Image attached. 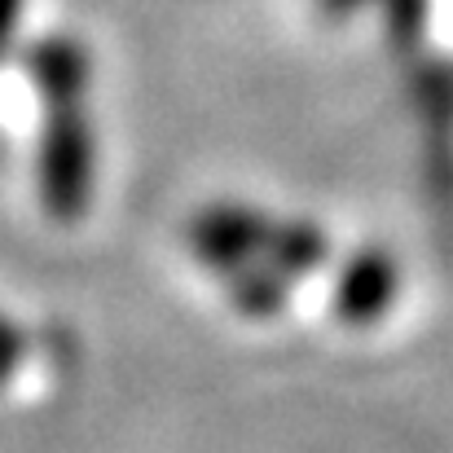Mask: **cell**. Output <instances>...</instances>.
<instances>
[{"instance_id":"6da1fadb","label":"cell","mask_w":453,"mask_h":453,"mask_svg":"<svg viewBox=\"0 0 453 453\" xmlns=\"http://www.w3.org/2000/svg\"><path fill=\"white\" fill-rule=\"evenodd\" d=\"M27 71L44 97L40 198L53 220H80L93 194V133L84 115L88 53L71 35H49L31 49Z\"/></svg>"},{"instance_id":"7a4b0ae2","label":"cell","mask_w":453,"mask_h":453,"mask_svg":"<svg viewBox=\"0 0 453 453\" xmlns=\"http://www.w3.org/2000/svg\"><path fill=\"white\" fill-rule=\"evenodd\" d=\"M273 220L256 207H238V203H211L189 220V251L203 269L229 278L242 265L265 256Z\"/></svg>"},{"instance_id":"3957f363","label":"cell","mask_w":453,"mask_h":453,"mask_svg":"<svg viewBox=\"0 0 453 453\" xmlns=\"http://www.w3.org/2000/svg\"><path fill=\"white\" fill-rule=\"evenodd\" d=\"M401 291V269L392 260V251L383 247H361L357 256H348V265L334 278V317L348 326H370L379 321Z\"/></svg>"},{"instance_id":"277c9868","label":"cell","mask_w":453,"mask_h":453,"mask_svg":"<svg viewBox=\"0 0 453 453\" xmlns=\"http://www.w3.org/2000/svg\"><path fill=\"white\" fill-rule=\"evenodd\" d=\"M326 256H330V238H326L317 225H308V220H273L260 260L296 282V278H303V273L321 269Z\"/></svg>"},{"instance_id":"5b68a950","label":"cell","mask_w":453,"mask_h":453,"mask_svg":"<svg viewBox=\"0 0 453 453\" xmlns=\"http://www.w3.org/2000/svg\"><path fill=\"white\" fill-rule=\"evenodd\" d=\"M225 287H229L234 308L247 312V317H273V312H282L287 300H291V278L278 273V269H269L265 260L242 265L238 273L225 278Z\"/></svg>"},{"instance_id":"8992f818","label":"cell","mask_w":453,"mask_h":453,"mask_svg":"<svg viewBox=\"0 0 453 453\" xmlns=\"http://www.w3.org/2000/svg\"><path fill=\"white\" fill-rule=\"evenodd\" d=\"M22 352H27L22 330H18L9 317H0V383H9V379H13V370L22 365Z\"/></svg>"},{"instance_id":"52a82bcc","label":"cell","mask_w":453,"mask_h":453,"mask_svg":"<svg viewBox=\"0 0 453 453\" xmlns=\"http://www.w3.org/2000/svg\"><path fill=\"white\" fill-rule=\"evenodd\" d=\"M18 18H22V0H0V49L9 44V35H13Z\"/></svg>"},{"instance_id":"ba28073f","label":"cell","mask_w":453,"mask_h":453,"mask_svg":"<svg viewBox=\"0 0 453 453\" xmlns=\"http://www.w3.org/2000/svg\"><path fill=\"white\" fill-rule=\"evenodd\" d=\"M330 9H352V4H361V0H326Z\"/></svg>"}]
</instances>
